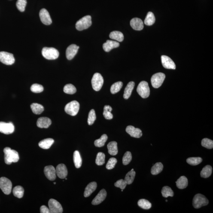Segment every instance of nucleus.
Returning <instances> with one entry per match:
<instances>
[{
	"mask_svg": "<svg viewBox=\"0 0 213 213\" xmlns=\"http://www.w3.org/2000/svg\"><path fill=\"white\" fill-rule=\"evenodd\" d=\"M167 201H168L167 200H166V202H167Z\"/></svg>",
	"mask_w": 213,
	"mask_h": 213,
	"instance_id": "52",
	"label": "nucleus"
},
{
	"mask_svg": "<svg viewBox=\"0 0 213 213\" xmlns=\"http://www.w3.org/2000/svg\"><path fill=\"white\" fill-rule=\"evenodd\" d=\"M103 115L105 118L108 120H111L113 118V114L111 111H112V108L109 105H105L104 109Z\"/></svg>",
	"mask_w": 213,
	"mask_h": 213,
	"instance_id": "37",
	"label": "nucleus"
},
{
	"mask_svg": "<svg viewBox=\"0 0 213 213\" xmlns=\"http://www.w3.org/2000/svg\"><path fill=\"white\" fill-rule=\"evenodd\" d=\"M108 152L112 156H115L118 152L117 143L115 141H111L108 145Z\"/></svg>",
	"mask_w": 213,
	"mask_h": 213,
	"instance_id": "26",
	"label": "nucleus"
},
{
	"mask_svg": "<svg viewBox=\"0 0 213 213\" xmlns=\"http://www.w3.org/2000/svg\"><path fill=\"white\" fill-rule=\"evenodd\" d=\"M41 53L45 59L50 60L57 59L59 55V51L53 47H45L43 48Z\"/></svg>",
	"mask_w": 213,
	"mask_h": 213,
	"instance_id": "2",
	"label": "nucleus"
},
{
	"mask_svg": "<svg viewBox=\"0 0 213 213\" xmlns=\"http://www.w3.org/2000/svg\"><path fill=\"white\" fill-rule=\"evenodd\" d=\"M121 191H123V190H122Z\"/></svg>",
	"mask_w": 213,
	"mask_h": 213,
	"instance_id": "55",
	"label": "nucleus"
},
{
	"mask_svg": "<svg viewBox=\"0 0 213 213\" xmlns=\"http://www.w3.org/2000/svg\"><path fill=\"white\" fill-rule=\"evenodd\" d=\"M97 187V184L96 182H92L88 185L86 186L84 192V196L85 197H89L93 192L96 190Z\"/></svg>",
	"mask_w": 213,
	"mask_h": 213,
	"instance_id": "23",
	"label": "nucleus"
},
{
	"mask_svg": "<svg viewBox=\"0 0 213 213\" xmlns=\"http://www.w3.org/2000/svg\"><path fill=\"white\" fill-rule=\"evenodd\" d=\"M65 180L67 179V178H65Z\"/></svg>",
	"mask_w": 213,
	"mask_h": 213,
	"instance_id": "54",
	"label": "nucleus"
},
{
	"mask_svg": "<svg viewBox=\"0 0 213 213\" xmlns=\"http://www.w3.org/2000/svg\"><path fill=\"white\" fill-rule=\"evenodd\" d=\"M136 172L134 170H132L128 173L125 177L124 181L127 184H132L134 180Z\"/></svg>",
	"mask_w": 213,
	"mask_h": 213,
	"instance_id": "35",
	"label": "nucleus"
},
{
	"mask_svg": "<svg viewBox=\"0 0 213 213\" xmlns=\"http://www.w3.org/2000/svg\"><path fill=\"white\" fill-rule=\"evenodd\" d=\"M50 119L47 117H41L38 119L37 121V126L41 128H47L51 124Z\"/></svg>",
	"mask_w": 213,
	"mask_h": 213,
	"instance_id": "21",
	"label": "nucleus"
},
{
	"mask_svg": "<svg viewBox=\"0 0 213 213\" xmlns=\"http://www.w3.org/2000/svg\"><path fill=\"white\" fill-rule=\"evenodd\" d=\"M176 183L178 188L184 189L188 186V180L186 177L182 176L177 180Z\"/></svg>",
	"mask_w": 213,
	"mask_h": 213,
	"instance_id": "27",
	"label": "nucleus"
},
{
	"mask_svg": "<svg viewBox=\"0 0 213 213\" xmlns=\"http://www.w3.org/2000/svg\"><path fill=\"white\" fill-rule=\"evenodd\" d=\"M27 3V0H17L16 2V7L19 11L23 12L25 11Z\"/></svg>",
	"mask_w": 213,
	"mask_h": 213,
	"instance_id": "46",
	"label": "nucleus"
},
{
	"mask_svg": "<svg viewBox=\"0 0 213 213\" xmlns=\"http://www.w3.org/2000/svg\"><path fill=\"white\" fill-rule=\"evenodd\" d=\"M106 196V191L105 189H102L92 201V204L94 205H99L104 201Z\"/></svg>",
	"mask_w": 213,
	"mask_h": 213,
	"instance_id": "19",
	"label": "nucleus"
},
{
	"mask_svg": "<svg viewBox=\"0 0 213 213\" xmlns=\"http://www.w3.org/2000/svg\"><path fill=\"white\" fill-rule=\"evenodd\" d=\"M209 201L203 195L196 194L193 198V205L194 208L196 209H198L202 206L207 205Z\"/></svg>",
	"mask_w": 213,
	"mask_h": 213,
	"instance_id": "4",
	"label": "nucleus"
},
{
	"mask_svg": "<svg viewBox=\"0 0 213 213\" xmlns=\"http://www.w3.org/2000/svg\"><path fill=\"white\" fill-rule=\"evenodd\" d=\"M109 37L112 39L115 40L119 42L123 41L124 39L123 34L119 31H114L110 33Z\"/></svg>",
	"mask_w": 213,
	"mask_h": 213,
	"instance_id": "28",
	"label": "nucleus"
},
{
	"mask_svg": "<svg viewBox=\"0 0 213 213\" xmlns=\"http://www.w3.org/2000/svg\"><path fill=\"white\" fill-rule=\"evenodd\" d=\"M134 86L135 83L133 81H131L128 83L124 90V94L123 96L124 99H128L130 97Z\"/></svg>",
	"mask_w": 213,
	"mask_h": 213,
	"instance_id": "25",
	"label": "nucleus"
},
{
	"mask_svg": "<svg viewBox=\"0 0 213 213\" xmlns=\"http://www.w3.org/2000/svg\"><path fill=\"white\" fill-rule=\"evenodd\" d=\"M137 91L138 94L142 98L148 97L150 94V90L148 83L145 81L141 82L138 85Z\"/></svg>",
	"mask_w": 213,
	"mask_h": 213,
	"instance_id": "6",
	"label": "nucleus"
},
{
	"mask_svg": "<svg viewBox=\"0 0 213 213\" xmlns=\"http://www.w3.org/2000/svg\"><path fill=\"white\" fill-rule=\"evenodd\" d=\"M138 205L140 207L145 210L150 209L152 207L151 203L145 199L139 200L138 202Z\"/></svg>",
	"mask_w": 213,
	"mask_h": 213,
	"instance_id": "36",
	"label": "nucleus"
},
{
	"mask_svg": "<svg viewBox=\"0 0 213 213\" xmlns=\"http://www.w3.org/2000/svg\"><path fill=\"white\" fill-rule=\"evenodd\" d=\"M123 86V83L121 81H118L117 82L114 83L111 86V92L112 94H114L117 93L121 89Z\"/></svg>",
	"mask_w": 213,
	"mask_h": 213,
	"instance_id": "40",
	"label": "nucleus"
},
{
	"mask_svg": "<svg viewBox=\"0 0 213 213\" xmlns=\"http://www.w3.org/2000/svg\"><path fill=\"white\" fill-rule=\"evenodd\" d=\"M105 155L102 152H99L97 155L96 163L97 165L100 166L105 163Z\"/></svg>",
	"mask_w": 213,
	"mask_h": 213,
	"instance_id": "43",
	"label": "nucleus"
},
{
	"mask_svg": "<svg viewBox=\"0 0 213 213\" xmlns=\"http://www.w3.org/2000/svg\"><path fill=\"white\" fill-rule=\"evenodd\" d=\"M130 25L135 30L141 31L143 29L144 24L143 21L138 18L135 17L130 21Z\"/></svg>",
	"mask_w": 213,
	"mask_h": 213,
	"instance_id": "20",
	"label": "nucleus"
},
{
	"mask_svg": "<svg viewBox=\"0 0 213 213\" xmlns=\"http://www.w3.org/2000/svg\"><path fill=\"white\" fill-rule=\"evenodd\" d=\"M31 91L34 93H41L44 90V87L41 85L38 84H33L31 87Z\"/></svg>",
	"mask_w": 213,
	"mask_h": 213,
	"instance_id": "48",
	"label": "nucleus"
},
{
	"mask_svg": "<svg viewBox=\"0 0 213 213\" xmlns=\"http://www.w3.org/2000/svg\"><path fill=\"white\" fill-rule=\"evenodd\" d=\"M54 184H56V182H54Z\"/></svg>",
	"mask_w": 213,
	"mask_h": 213,
	"instance_id": "53",
	"label": "nucleus"
},
{
	"mask_svg": "<svg viewBox=\"0 0 213 213\" xmlns=\"http://www.w3.org/2000/svg\"><path fill=\"white\" fill-rule=\"evenodd\" d=\"M41 213H50V211L49 208L43 205L41 207L40 209Z\"/></svg>",
	"mask_w": 213,
	"mask_h": 213,
	"instance_id": "51",
	"label": "nucleus"
},
{
	"mask_svg": "<svg viewBox=\"0 0 213 213\" xmlns=\"http://www.w3.org/2000/svg\"><path fill=\"white\" fill-rule=\"evenodd\" d=\"M45 175L51 181H53L56 178V171L55 167L52 165L45 167L44 168Z\"/></svg>",
	"mask_w": 213,
	"mask_h": 213,
	"instance_id": "14",
	"label": "nucleus"
},
{
	"mask_svg": "<svg viewBox=\"0 0 213 213\" xmlns=\"http://www.w3.org/2000/svg\"><path fill=\"white\" fill-rule=\"evenodd\" d=\"M4 161L7 164L10 165L12 163H16L19 159L18 153L16 150L11 149L9 147L4 148Z\"/></svg>",
	"mask_w": 213,
	"mask_h": 213,
	"instance_id": "1",
	"label": "nucleus"
},
{
	"mask_svg": "<svg viewBox=\"0 0 213 213\" xmlns=\"http://www.w3.org/2000/svg\"><path fill=\"white\" fill-rule=\"evenodd\" d=\"M120 46V44L117 41L108 40L104 44L103 48L105 52H108L112 49L117 48Z\"/></svg>",
	"mask_w": 213,
	"mask_h": 213,
	"instance_id": "22",
	"label": "nucleus"
},
{
	"mask_svg": "<svg viewBox=\"0 0 213 213\" xmlns=\"http://www.w3.org/2000/svg\"><path fill=\"white\" fill-rule=\"evenodd\" d=\"M202 161V158L200 157H191L187 159L186 162L190 165H196L199 164Z\"/></svg>",
	"mask_w": 213,
	"mask_h": 213,
	"instance_id": "42",
	"label": "nucleus"
},
{
	"mask_svg": "<svg viewBox=\"0 0 213 213\" xmlns=\"http://www.w3.org/2000/svg\"><path fill=\"white\" fill-rule=\"evenodd\" d=\"M132 159V155L130 152L127 151L125 153L123 159V163L124 165L129 164Z\"/></svg>",
	"mask_w": 213,
	"mask_h": 213,
	"instance_id": "47",
	"label": "nucleus"
},
{
	"mask_svg": "<svg viewBox=\"0 0 213 213\" xmlns=\"http://www.w3.org/2000/svg\"><path fill=\"white\" fill-rule=\"evenodd\" d=\"M56 174L59 178L64 179L68 175V170L64 164H60L56 167Z\"/></svg>",
	"mask_w": 213,
	"mask_h": 213,
	"instance_id": "18",
	"label": "nucleus"
},
{
	"mask_svg": "<svg viewBox=\"0 0 213 213\" xmlns=\"http://www.w3.org/2000/svg\"><path fill=\"white\" fill-rule=\"evenodd\" d=\"M108 137L107 135L103 134L99 139H97L94 141L95 146L98 147H102L105 145L106 142L108 140Z\"/></svg>",
	"mask_w": 213,
	"mask_h": 213,
	"instance_id": "39",
	"label": "nucleus"
},
{
	"mask_svg": "<svg viewBox=\"0 0 213 213\" xmlns=\"http://www.w3.org/2000/svg\"><path fill=\"white\" fill-rule=\"evenodd\" d=\"M163 168V166L162 163L160 162L156 163L151 168V174L153 175H157L162 172Z\"/></svg>",
	"mask_w": 213,
	"mask_h": 213,
	"instance_id": "33",
	"label": "nucleus"
},
{
	"mask_svg": "<svg viewBox=\"0 0 213 213\" xmlns=\"http://www.w3.org/2000/svg\"><path fill=\"white\" fill-rule=\"evenodd\" d=\"M15 58L12 53L5 51L0 52V61L6 65H10L14 63Z\"/></svg>",
	"mask_w": 213,
	"mask_h": 213,
	"instance_id": "10",
	"label": "nucleus"
},
{
	"mask_svg": "<svg viewBox=\"0 0 213 213\" xmlns=\"http://www.w3.org/2000/svg\"><path fill=\"white\" fill-rule=\"evenodd\" d=\"M162 65L166 69L175 70L176 66L175 62L169 56H161Z\"/></svg>",
	"mask_w": 213,
	"mask_h": 213,
	"instance_id": "15",
	"label": "nucleus"
},
{
	"mask_svg": "<svg viewBox=\"0 0 213 213\" xmlns=\"http://www.w3.org/2000/svg\"><path fill=\"white\" fill-rule=\"evenodd\" d=\"M165 75L162 73H158L152 75L151 79V82L154 88H158L162 86L164 81Z\"/></svg>",
	"mask_w": 213,
	"mask_h": 213,
	"instance_id": "8",
	"label": "nucleus"
},
{
	"mask_svg": "<svg viewBox=\"0 0 213 213\" xmlns=\"http://www.w3.org/2000/svg\"><path fill=\"white\" fill-rule=\"evenodd\" d=\"M92 88L94 90L98 91L102 88L104 83L103 77L99 73L94 74L91 81Z\"/></svg>",
	"mask_w": 213,
	"mask_h": 213,
	"instance_id": "7",
	"label": "nucleus"
},
{
	"mask_svg": "<svg viewBox=\"0 0 213 213\" xmlns=\"http://www.w3.org/2000/svg\"><path fill=\"white\" fill-rule=\"evenodd\" d=\"M212 168L211 165H207L203 168L201 172V176L202 178H207L212 174Z\"/></svg>",
	"mask_w": 213,
	"mask_h": 213,
	"instance_id": "30",
	"label": "nucleus"
},
{
	"mask_svg": "<svg viewBox=\"0 0 213 213\" xmlns=\"http://www.w3.org/2000/svg\"><path fill=\"white\" fill-rule=\"evenodd\" d=\"M117 162V159L114 157H112L109 160L107 163L106 167L108 170H111L114 169Z\"/></svg>",
	"mask_w": 213,
	"mask_h": 213,
	"instance_id": "49",
	"label": "nucleus"
},
{
	"mask_svg": "<svg viewBox=\"0 0 213 213\" xmlns=\"http://www.w3.org/2000/svg\"><path fill=\"white\" fill-rule=\"evenodd\" d=\"M15 127L14 124L11 122L6 123L0 122V132L4 134L9 135L14 132Z\"/></svg>",
	"mask_w": 213,
	"mask_h": 213,
	"instance_id": "12",
	"label": "nucleus"
},
{
	"mask_svg": "<svg viewBox=\"0 0 213 213\" xmlns=\"http://www.w3.org/2000/svg\"><path fill=\"white\" fill-rule=\"evenodd\" d=\"M76 91L75 86L71 84H67L64 88V92L67 94H74L76 92Z\"/></svg>",
	"mask_w": 213,
	"mask_h": 213,
	"instance_id": "41",
	"label": "nucleus"
},
{
	"mask_svg": "<svg viewBox=\"0 0 213 213\" xmlns=\"http://www.w3.org/2000/svg\"><path fill=\"white\" fill-rule=\"evenodd\" d=\"M24 193V190L21 186H16L13 189V194L14 196L19 199L23 197Z\"/></svg>",
	"mask_w": 213,
	"mask_h": 213,
	"instance_id": "34",
	"label": "nucleus"
},
{
	"mask_svg": "<svg viewBox=\"0 0 213 213\" xmlns=\"http://www.w3.org/2000/svg\"><path fill=\"white\" fill-rule=\"evenodd\" d=\"M54 142V140L51 138H47L43 140L39 143V146L44 149H48L50 148Z\"/></svg>",
	"mask_w": 213,
	"mask_h": 213,
	"instance_id": "24",
	"label": "nucleus"
},
{
	"mask_svg": "<svg viewBox=\"0 0 213 213\" xmlns=\"http://www.w3.org/2000/svg\"><path fill=\"white\" fill-rule=\"evenodd\" d=\"M162 196L165 198H167L169 196L172 197L174 196V192L169 186H165L163 187L162 190Z\"/></svg>",
	"mask_w": 213,
	"mask_h": 213,
	"instance_id": "38",
	"label": "nucleus"
},
{
	"mask_svg": "<svg viewBox=\"0 0 213 213\" xmlns=\"http://www.w3.org/2000/svg\"><path fill=\"white\" fill-rule=\"evenodd\" d=\"M73 159H74V165H75L76 168H80L81 167L82 163V160L80 153L77 150H76L74 152Z\"/></svg>",
	"mask_w": 213,
	"mask_h": 213,
	"instance_id": "29",
	"label": "nucleus"
},
{
	"mask_svg": "<svg viewBox=\"0 0 213 213\" xmlns=\"http://www.w3.org/2000/svg\"><path fill=\"white\" fill-rule=\"evenodd\" d=\"M126 185H127V184L125 182L124 180L123 179L119 180L114 184L115 187H119L122 190H124Z\"/></svg>",
	"mask_w": 213,
	"mask_h": 213,
	"instance_id": "50",
	"label": "nucleus"
},
{
	"mask_svg": "<svg viewBox=\"0 0 213 213\" xmlns=\"http://www.w3.org/2000/svg\"><path fill=\"white\" fill-rule=\"evenodd\" d=\"M126 132L131 137L133 138H139L142 136V131L138 128H135L134 126H129L126 128Z\"/></svg>",
	"mask_w": 213,
	"mask_h": 213,
	"instance_id": "17",
	"label": "nucleus"
},
{
	"mask_svg": "<svg viewBox=\"0 0 213 213\" xmlns=\"http://www.w3.org/2000/svg\"><path fill=\"white\" fill-rule=\"evenodd\" d=\"M0 188L4 194L9 195L11 193L12 189L11 181L6 177H1L0 178Z\"/></svg>",
	"mask_w": 213,
	"mask_h": 213,
	"instance_id": "9",
	"label": "nucleus"
},
{
	"mask_svg": "<svg viewBox=\"0 0 213 213\" xmlns=\"http://www.w3.org/2000/svg\"><path fill=\"white\" fill-rule=\"evenodd\" d=\"M32 112L36 114H40L44 111V108L42 105L37 103H33L31 105Z\"/></svg>",
	"mask_w": 213,
	"mask_h": 213,
	"instance_id": "31",
	"label": "nucleus"
},
{
	"mask_svg": "<svg viewBox=\"0 0 213 213\" xmlns=\"http://www.w3.org/2000/svg\"><path fill=\"white\" fill-rule=\"evenodd\" d=\"M80 105L78 102L71 101L65 106V110L67 114L72 116L76 115L80 110Z\"/></svg>",
	"mask_w": 213,
	"mask_h": 213,
	"instance_id": "5",
	"label": "nucleus"
},
{
	"mask_svg": "<svg viewBox=\"0 0 213 213\" xmlns=\"http://www.w3.org/2000/svg\"><path fill=\"white\" fill-rule=\"evenodd\" d=\"M92 23L91 17L89 15L86 16L77 22L75 27L77 30L81 31L89 28Z\"/></svg>",
	"mask_w": 213,
	"mask_h": 213,
	"instance_id": "3",
	"label": "nucleus"
},
{
	"mask_svg": "<svg viewBox=\"0 0 213 213\" xmlns=\"http://www.w3.org/2000/svg\"><path fill=\"white\" fill-rule=\"evenodd\" d=\"M156 19L154 14L152 12H148L146 16L144 23L148 26L153 25L155 22Z\"/></svg>",
	"mask_w": 213,
	"mask_h": 213,
	"instance_id": "32",
	"label": "nucleus"
},
{
	"mask_svg": "<svg viewBox=\"0 0 213 213\" xmlns=\"http://www.w3.org/2000/svg\"><path fill=\"white\" fill-rule=\"evenodd\" d=\"M201 145L206 148L211 149L213 148V141L208 138H204L202 140Z\"/></svg>",
	"mask_w": 213,
	"mask_h": 213,
	"instance_id": "44",
	"label": "nucleus"
},
{
	"mask_svg": "<svg viewBox=\"0 0 213 213\" xmlns=\"http://www.w3.org/2000/svg\"><path fill=\"white\" fill-rule=\"evenodd\" d=\"M39 16L41 22L44 25H48L51 24L52 19L49 12L46 9L43 8L41 10Z\"/></svg>",
	"mask_w": 213,
	"mask_h": 213,
	"instance_id": "13",
	"label": "nucleus"
},
{
	"mask_svg": "<svg viewBox=\"0 0 213 213\" xmlns=\"http://www.w3.org/2000/svg\"><path fill=\"white\" fill-rule=\"evenodd\" d=\"M96 114L94 109L91 110L89 113L88 118V123L89 125H92L94 123L96 120Z\"/></svg>",
	"mask_w": 213,
	"mask_h": 213,
	"instance_id": "45",
	"label": "nucleus"
},
{
	"mask_svg": "<svg viewBox=\"0 0 213 213\" xmlns=\"http://www.w3.org/2000/svg\"><path fill=\"white\" fill-rule=\"evenodd\" d=\"M80 47L75 44H71L68 46L66 50L67 59L71 60L76 55Z\"/></svg>",
	"mask_w": 213,
	"mask_h": 213,
	"instance_id": "16",
	"label": "nucleus"
},
{
	"mask_svg": "<svg viewBox=\"0 0 213 213\" xmlns=\"http://www.w3.org/2000/svg\"><path fill=\"white\" fill-rule=\"evenodd\" d=\"M48 205L51 213H61L63 212L61 205L56 200L50 199L49 201Z\"/></svg>",
	"mask_w": 213,
	"mask_h": 213,
	"instance_id": "11",
	"label": "nucleus"
}]
</instances>
